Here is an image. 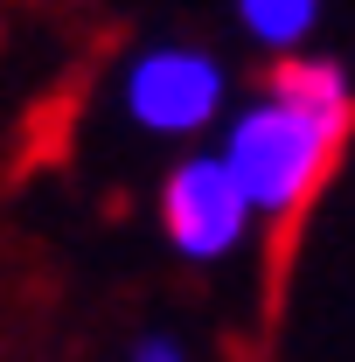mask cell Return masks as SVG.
<instances>
[{"label": "cell", "mask_w": 355, "mask_h": 362, "mask_svg": "<svg viewBox=\"0 0 355 362\" xmlns=\"http://www.w3.org/2000/svg\"><path fill=\"white\" fill-rule=\"evenodd\" d=\"M342 133H349V112H313V105H293V98L272 90V98L244 105L230 119L216 153L258 216H293L313 195V181L327 175Z\"/></svg>", "instance_id": "6da1fadb"}, {"label": "cell", "mask_w": 355, "mask_h": 362, "mask_svg": "<svg viewBox=\"0 0 355 362\" xmlns=\"http://www.w3.org/2000/svg\"><path fill=\"white\" fill-rule=\"evenodd\" d=\"M126 112H133V126L161 139H188L202 133V126H216L223 112V63L209 49H188V42H161L133 56V70H126Z\"/></svg>", "instance_id": "7a4b0ae2"}, {"label": "cell", "mask_w": 355, "mask_h": 362, "mask_svg": "<svg viewBox=\"0 0 355 362\" xmlns=\"http://www.w3.org/2000/svg\"><path fill=\"white\" fill-rule=\"evenodd\" d=\"M251 195L237 188V175L223 168V153H188L175 160V175L161 188V223L175 237L181 258H195V265H216L230 258L237 244H244V230H251Z\"/></svg>", "instance_id": "3957f363"}, {"label": "cell", "mask_w": 355, "mask_h": 362, "mask_svg": "<svg viewBox=\"0 0 355 362\" xmlns=\"http://www.w3.org/2000/svg\"><path fill=\"white\" fill-rule=\"evenodd\" d=\"M313 14H320V0H237L244 35L265 49H286V56L313 35Z\"/></svg>", "instance_id": "277c9868"}, {"label": "cell", "mask_w": 355, "mask_h": 362, "mask_svg": "<svg viewBox=\"0 0 355 362\" xmlns=\"http://www.w3.org/2000/svg\"><path fill=\"white\" fill-rule=\"evenodd\" d=\"M272 90L293 98V105H313V112H349V77L327 56H286L279 77H272Z\"/></svg>", "instance_id": "5b68a950"}, {"label": "cell", "mask_w": 355, "mask_h": 362, "mask_svg": "<svg viewBox=\"0 0 355 362\" xmlns=\"http://www.w3.org/2000/svg\"><path fill=\"white\" fill-rule=\"evenodd\" d=\"M133 362H181V349H175V341H146Z\"/></svg>", "instance_id": "8992f818"}]
</instances>
